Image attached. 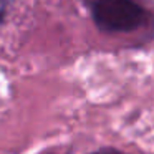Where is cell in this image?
I'll use <instances>...</instances> for the list:
<instances>
[{"mask_svg": "<svg viewBox=\"0 0 154 154\" xmlns=\"http://www.w3.org/2000/svg\"><path fill=\"white\" fill-rule=\"evenodd\" d=\"M91 18L103 32L121 33L141 28L147 14L134 0H85Z\"/></svg>", "mask_w": 154, "mask_h": 154, "instance_id": "obj_1", "label": "cell"}, {"mask_svg": "<svg viewBox=\"0 0 154 154\" xmlns=\"http://www.w3.org/2000/svg\"><path fill=\"white\" fill-rule=\"evenodd\" d=\"M134 2H137V4H139V2H151V0H134Z\"/></svg>", "mask_w": 154, "mask_h": 154, "instance_id": "obj_2", "label": "cell"}]
</instances>
